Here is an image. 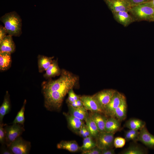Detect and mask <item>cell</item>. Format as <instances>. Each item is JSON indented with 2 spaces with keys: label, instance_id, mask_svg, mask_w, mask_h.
I'll return each instance as SVG.
<instances>
[{
  "label": "cell",
  "instance_id": "cell-28",
  "mask_svg": "<svg viewBox=\"0 0 154 154\" xmlns=\"http://www.w3.org/2000/svg\"><path fill=\"white\" fill-rule=\"evenodd\" d=\"M27 103V100H25L23 102V105L20 111L18 112L13 120L12 123H18L24 125L25 121L24 112L25 106Z\"/></svg>",
  "mask_w": 154,
  "mask_h": 154
},
{
  "label": "cell",
  "instance_id": "cell-15",
  "mask_svg": "<svg viewBox=\"0 0 154 154\" xmlns=\"http://www.w3.org/2000/svg\"><path fill=\"white\" fill-rule=\"evenodd\" d=\"M89 116L95 123L99 132H106L105 126L108 117L104 114L96 112H91Z\"/></svg>",
  "mask_w": 154,
  "mask_h": 154
},
{
  "label": "cell",
  "instance_id": "cell-22",
  "mask_svg": "<svg viewBox=\"0 0 154 154\" xmlns=\"http://www.w3.org/2000/svg\"><path fill=\"white\" fill-rule=\"evenodd\" d=\"M54 57H48L39 55L37 57L38 71L42 73L47 69L52 62Z\"/></svg>",
  "mask_w": 154,
  "mask_h": 154
},
{
  "label": "cell",
  "instance_id": "cell-1",
  "mask_svg": "<svg viewBox=\"0 0 154 154\" xmlns=\"http://www.w3.org/2000/svg\"><path fill=\"white\" fill-rule=\"evenodd\" d=\"M78 79L76 76L62 69L58 79L53 80L50 79L43 82L42 91L46 109L50 111L60 110L65 96L75 86Z\"/></svg>",
  "mask_w": 154,
  "mask_h": 154
},
{
  "label": "cell",
  "instance_id": "cell-32",
  "mask_svg": "<svg viewBox=\"0 0 154 154\" xmlns=\"http://www.w3.org/2000/svg\"><path fill=\"white\" fill-rule=\"evenodd\" d=\"M102 149L97 146L92 148L90 150L84 151H82V154H101Z\"/></svg>",
  "mask_w": 154,
  "mask_h": 154
},
{
  "label": "cell",
  "instance_id": "cell-42",
  "mask_svg": "<svg viewBox=\"0 0 154 154\" xmlns=\"http://www.w3.org/2000/svg\"><path fill=\"white\" fill-rule=\"evenodd\" d=\"M84 133L86 137H87L90 135V133L85 124L84 125Z\"/></svg>",
  "mask_w": 154,
  "mask_h": 154
},
{
  "label": "cell",
  "instance_id": "cell-37",
  "mask_svg": "<svg viewBox=\"0 0 154 154\" xmlns=\"http://www.w3.org/2000/svg\"><path fill=\"white\" fill-rule=\"evenodd\" d=\"M68 104H70L75 108H79L84 106L83 103L80 98L77 100Z\"/></svg>",
  "mask_w": 154,
  "mask_h": 154
},
{
  "label": "cell",
  "instance_id": "cell-16",
  "mask_svg": "<svg viewBox=\"0 0 154 154\" xmlns=\"http://www.w3.org/2000/svg\"><path fill=\"white\" fill-rule=\"evenodd\" d=\"M69 113L70 115L83 121H85L89 116L88 110L84 107L75 108L68 104Z\"/></svg>",
  "mask_w": 154,
  "mask_h": 154
},
{
  "label": "cell",
  "instance_id": "cell-30",
  "mask_svg": "<svg viewBox=\"0 0 154 154\" xmlns=\"http://www.w3.org/2000/svg\"><path fill=\"white\" fill-rule=\"evenodd\" d=\"M68 94V97L67 100V102L68 104H70L79 99L80 96L75 94L72 89L69 91Z\"/></svg>",
  "mask_w": 154,
  "mask_h": 154
},
{
  "label": "cell",
  "instance_id": "cell-31",
  "mask_svg": "<svg viewBox=\"0 0 154 154\" xmlns=\"http://www.w3.org/2000/svg\"><path fill=\"white\" fill-rule=\"evenodd\" d=\"M6 124H0V143L1 145L5 144V132L4 127Z\"/></svg>",
  "mask_w": 154,
  "mask_h": 154
},
{
  "label": "cell",
  "instance_id": "cell-33",
  "mask_svg": "<svg viewBox=\"0 0 154 154\" xmlns=\"http://www.w3.org/2000/svg\"><path fill=\"white\" fill-rule=\"evenodd\" d=\"M150 0H127L131 7L145 3Z\"/></svg>",
  "mask_w": 154,
  "mask_h": 154
},
{
  "label": "cell",
  "instance_id": "cell-8",
  "mask_svg": "<svg viewBox=\"0 0 154 154\" xmlns=\"http://www.w3.org/2000/svg\"><path fill=\"white\" fill-rule=\"evenodd\" d=\"M79 98L84 106L91 112H96L104 114V109L98 102L93 96L88 95L80 96Z\"/></svg>",
  "mask_w": 154,
  "mask_h": 154
},
{
  "label": "cell",
  "instance_id": "cell-6",
  "mask_svg": "<svg viewBox=\"0 0 154 154\" xmlns=\"http://www.w3.org/2000/svg\"><path fill=\"white\" fill-rule=\"evenodd\" d=\"M8 147L13 154H28L29 153L31 145L30 142L19 136Z\"/></svg>",
  "mask_w": 154,
  "mask_h": 154
},
{
  "label": "cell",
  "instance_id": "cell-38",
  "mask_svg": "<svg viewBox=\"0 0 154 154\" xmlns=\"http://www.w3.org/2000/svg\"><path fill=\"white\" fill-rule=\"evenodd\" d=\"M128 131L130 134L135 138L137 141H138L139 133L138 130L129 129Z\"/></svg>",
  "mask_w": 154,
  "mask_h": 154
},
{
  "label": "cell",
  "instance_id": "cell-3",
  "mask_svg": "<svg viewBox=\"0 0 154 154\" xmlns=\"http://www.w3.org/2000/svg\"><path fill=\"white\" fill-rule=\"evenodd\" d=\"M129 12L134 17L136 21L151 22L154 15V8L144 3L131 7Z\"/></svg>",
  "mask_w": 154,
  "mask_h": 154
},
{
  "label": "cell",
  "instance_id": "cell-11",
  "mask_svg": "<svg viewBox=\"0 0 154 154\" xmlns=\"http://www.w3.org/2000/svg\"><path fill=\"white\" fill-rule=\"evenodd\" d=\"M139 132L138 141L148 148L154 149V135L150 133L146 125L140 130Z\"/></svg>",
  "mask_w": 154,
  "mask_h": 154
},
{
  "label": "cell",
  "instance_id": "cell-17",
  "mask_svg": "<svg viewBox=\"0 0 154 154\" xmlns=\"http://www.w3.org/2000/svg\"><path fill=\"white\" fill-rule=\"evenodd\" d=\"M120 121L116 117H110L107 118L105 126V131L108 133H115L121 128Z\"/></svg>",
  "mask_w": 154,
  "mask_h": 154
},
{
  "label": "cell",
  "instance_id": "cell-19",
  "mask_svg": "<svg viewBox=\"0 0 154 154\" xmlns=\"http://www.w3.org/2000/svg\"><path fill=\"white\" fill-rule=\"evenodd\" d=\"M58 149H64L72 152H75L80 150V147L75 141H60L57 145Z\"/></svg>",
  "mask_w": 154,
  "mask_h": 154
},
{
  "label": "cell",
  "instance_id": "cell-2",
  "mask_svg": "<svg viewBox=\"0 0 154 154\" xmlns=\"http://www.w3.org/2000/svg\"><path fill=\"white\" fill-rule=\"evenodd\" d=\"M0 20L4 24L9 35L12 36H20L22 33V20L15 11L6 13L1 17Z\"/></svg>",
  "mask_w": 154,
  "mask_h": 154
},
{
  "label": "cell",
  "instance_id": "cell-27",
  "mask_svg": "<svg viewBox=\"0 0 154 154\" xmlns=\"http://www.w3.org/2000/svg\"><path fill=\"white\" fill-rule=\"evenodd\" d=\"M90 135L84 138L83 144L80 147V150L82 152L86 151L96 146L95 140Z\"/></svg>",
  "mask_w": 154,
  "mask_h": 154
},
{
  "label": "cell",
  "instance_id": "cell-7",
  "mask_svg": "<svg viewBox=\"0 0 154 154\" xmlns=\"http://www.w3.org/2000/svg\"><path fill=\"white\" fill-rule=\"evenodd\" d=\"M114 133L100 132L95 138L96 146L102 149L112 148L114 145Z\"/></svg>",
  "mask_w": 154,
  "mask_h": 154
},
{
  "label": "cell",
  "instance_id": "cell-39",
  "mask_svg": "<svg viewBox=\"0 0 154 154\" xmlns=\"http://www.w3.org/2000/svg\"><path fill=\"white\" fill-rule=\"evenodd\" d=\"M114 150L112 148L102 149L101 154H114Z\"/></svg>",
  "mask_w": 154,
  "mask_h": 154
},
{
  "label": "cell",
  "instance_id": "cell-24",
  "mask_svg": "<svg viewBox=\"0 0 154 154\" xmlns=\"http://www.w3.org/2000/svg\"><path fill=\"white\" fill-rule=\"evenodd\" d=\"M127 105L125 99L116 110L114 117L120 121L125 120L127 117Z\"/></svg>",
  "mask_w": 154,
  "mask_h": 154
},
{
  "label": "cell",
  "instance_id": "cell-4",
  "mask_svg": "<svg viewBox=\"0 0 154 154\" xmlns=\"http://www.w3.org/2000/svg\"><path fill=\"white\" fill-rule=\"evenodd\" d=\"M5 132V144L7 147L25 131L24 125L13 123L12 125L6 124L4 126Z\"/></svg>",
  "mask_w": 154,
  "mask_h": 154
},
{
  "label": "cell",
  "instance_id": "cell-12",
  "mask_svg": "<svg viewBox=\"0 0 154 154\" xmlns=\"http://www.w3.org/2000/svg\"><path fill=\"white\" fill-rule=\"evenodd\" d=\"M112 13L115 20L124 27H127L136 21L134 17L129 12L121 11Z\"/></svg>",
  "mask_w": 154,
  "mask_h": 154
},
{
  "label": "cell",
  "instance_id": "cell-18",
  "mask_svg": "<svg viewBox=\"0 0 154 154\" xmlns=\"http://www.w3.org/2000/svg\"><path fill=\"white\" fill-rule=\"evenodd\" d=\"M61 72V70L58 66L57 60H53L50 65L46 70L43 77L46 79H50L60 75Z\"/></svg>",
  "mask_w": 154,
  "mask_h": 154
},
{
  "label": "cell",
  "instance_id": "cell-21",
  "mask_svg": "<svg viewBox=\"0 0 154 154\" xmlns=\"http://www.w3.org/2000/svg\"><path fill=\"white\" fill-rule=\"evenodd\" d=\"M148 153L147 149L135 143H132L127 148L121 151L120 154H146Z\"/></svg>",
  "mask_w": 154,
  "mask_h": 154
},
{
  "label": "cell",
  "instance_id": "cell-13",
  "mask_svg": "<svg viewBox=\"0 0 154 154\" xmlns=\"http://www.w3.org/2000/svg\"><path fill=\"white\" fill-rule=\"evenodd\" d=\"M12 37L7 35L0 42V52L11 54L15 51L16 46Z\"/></svg>",
  "mask_w": 154,
  "mask_h": 154
},
{
  "label": "cell",
  "instance_id": "cell-23",
  "mask_svg": "<svg viewBox=\"0 0 154 154\" xmlns=\"http://www.w3.org/2000/svg\"><path fill=\"white\" fill-rule=\"evenodd\" d=\"M146 125L145 121L136 118H131L127 121L124 126L129 129L140 130Z\"/></svg>",
  "mask_w": 154,
  "mask_h": 154
},
{
  "label": "cell",
  "instance_id": "cell-35",
  "mask_svg": "<svg viewBox=\"0 0 154 154\" xmlns=\"http://www.w3.org/2000/svg\"><path fill=\"white\" fill-rule=\"evenodd\" d=\"M124 138L127 141L132 140L134 142L137 141L135 137L130 134L128 130L125 131Z\"/></svg>",
  "mask_w": 154,
  "mask_h": 154
},
{
  "label": "cell",
  "instance_id": "cell-41",
  "mask_svg": "<svg viewBox=\"0 0 154 154\" xmlns=\"http://www.w3.org/2000/svg\"><path fill=\"white\" fill-rule=\"evenodd\" d=\"M145 3L147 6L154 8V0H150Z\"/></svg>",
  "mask_w": 154,
  "mask_h": 154
},
{
  "label": "cell",
  "instance_id": "cell-10",
  "mask_svg": "<svg viewBox=\"0 0 154 154\" xmlns=\"http://www.w3.org/2000/svg\"><path fill=\"white\" fill-rule=\"evenodd\" d=\"M116 91L112 89H105L92 96L98 102L104 110L105 107L109 102Z\"/></svg>",
  "mask_w": 154,
  "mask_h": 154
},
{
  "label": "cell",
  "instance_id": "cell-26",
  "mask_svg": "<svg viewBox=\"0 0 154 154\" xmlns=\"http://www.w3.org/2000/svg\"><path fill=\"white\" fill-rule=\"evenodd\" d=\"M85 121L90 136L95 139L100 132L96 124L90 116Z\"/></svg>",
  "mask_w": 154,
  "mask_h": 154
},
{
  "label": "cell",
  "instance_id": "cell-25",
  "mask_svg": "<svg viewBox=\"0 0 154 154\" xmlns=\"http://www.w3.org/2000/svg\"><path fill=\"white\" fill-rule=\"evenodd\" d=\"M12 60L11 54L0 52V70L3 71L8 69L11 66Z\"/></svg>",
  "mask_w": 154,
  "mask_h": 154
},
{
  "label": "cell",
  "instance_id": "cell-34",
  "mask_svg": "<svg viewBox=\"0 0 154 154\" xmlns=\"http://www.w3.org/2000/svg\"><path fill=\"white\" fill-rule=\"evenodd\" d=\"M0 153L2 154H13L9 147L5 144L1 145L0 148Z\"/></svg>",
  "mask_w": 154,
  "mask_h": 154
},
{
  "label": "cell",
  "instance_id": "cell-14",
  "mask_svg": "<svg viewBox=\"0 0 154 154\" xmlns=\"http://www.w3.org/2000/svg\"><path fill=\"white\" fill-rule=\"evenodd\" d=\"M67 121L68 127L75 133L78 134L80 129L84 123V121L77 118L69 114L63 113Z\"/></svg>",
  "mask_w": 154,
  "mask_h": 154
},
{
  "label": "cell",
  "instance_id": "cell-9",
  "mask_svg": "<svg viewBox=\"0 0 154 154\" xmlns=\"http://www.w3.org/2000/svg\"><path fill=\"white\" fill-rule=\"evenodd\" d=\"M112 13L121 11L129 12L131 8L127 0H105Z\"/></svg>",
  "mask_w": 154,
  "mask_h": 154
},
{
  "label": "cell",
  "instance_id": "cell-40",
  "mask_svg": "<svg viewBox=\"0 0 154 154\" xmlns=\"http://www.w3.org/2000/svg\"><path fill=\"white\" fill-rule=\"evenodd\" d=\"M84 125L85 124L84 123L80 129L78 133V134H79L80 136H82L83 138H84L87 137L86 136L84 133Z\"/></svg>",
  "mask_w": 154,
  "mask_h": 154
},
{
  "label": "cell",
  "instance_id": "cell-5",
  "mask_svg": "<svg viewBox=\"0 0 154 154\" xmlns=\"http://www.w3.org/2000/svg\"><path fill=\"white\" fill-rule=\"evenodd\" d=\"M125 99L123 94L116 91L109 102L105 107L104 114L107 117H114L116 110Z\"/></svg>",
  "mask_w": 154,
  "mask_h": 154
},
{
  "label": "cell",
  "instance_id": "cell-29",
  "mask_svg": "<svg viewBox=\"0 0 154 154\" xmlns=\"http://www.w3.org/2000/svg\"><path fill=\"white\" fill-rule=\"evenodd\" d=\"M126 141L125 138L121 137H117L114 139V146L116 148H122L125 145Z\"/></svg>",
  "mask_w": 154,
  "mask_h": 154
},
{
  "label": "cell",
  "instance_id": "cell-43",
  "mask_svg": "<svg viewBox=\"0 0 154 154\" xmlns=\"http://www.w3.org/2000/svg\"><path fill=\"white\" fill-rule=\"evenodd\" d=\"M152 21H154V15L153 16V17L152 19Z\"/></svg>",
  "mask_w": 154,
  "mask_h": 154
},
{
  "label": "cell",
  "instance_id": "cell-36",
  "mask_svg": "<svg viewBox=\"0 0 154 154\" xmlns=\"http://www.w3.org/2000/svg\"><path fill=\"white\" fill-rule=\"evenodd\" d=\"M7 31L4 27L0 25V42L7 35Z\"/></svg>",
  "mask_w": 154,
  "mask_h": 154
},
{
  "label": "cell",
  "instance_id": "cell-20",
  "mask_svg": "<svg viewBox=\"0 0 154 154\" xmlns=\"http://www.w3.org/2000/svg\"><path fill=\"white\" fill-rule=\"evenodd\" d=\"M11 108L10 95L8 92L7 91L4 97L3 102L0 107V124L3 123L4 117L10 112Z\"/></svg>",
  "mask_w": 154,
  "mask_h": 154
}]
</instances>
